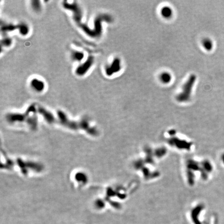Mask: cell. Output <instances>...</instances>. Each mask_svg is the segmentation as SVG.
<instances>
[{
  "mask_svg": "<svg viewBox=\"0 0 224 224\" xmlns=\"http://www.w3.org/2000/svg\"><path fill=\"white\" fill-rule=\"evenodd\" d=\"M17 29V26H15L12 24H5L2 26L1 31L3 33H7L9 32L13 31Z\"/></svg>",
  "mask_w": 224,
  "mask_h": 224,
  "instance_id": "10",
  "label": "cell"
},
{
  "mask_svg": "<svg viewBox=\"0 0 224 224\" xmlns=\"http://www.w3.org/2000/svg\"><path fill=\"white\" fill-rule=\"evenodd\" d=\"M161 14L162 16V17L166 19H169L172 17L173 14V12L170 7L168 6H164L161 10Z\"/></svg>",
  "mask_w": 224,
  "mask_h": 224,
  "instance_id": "8",
  "label": "cell"
},
{
  "mask_svg": "<svg viewBox=\"0 0 224 224\" xmlns=\"http://www.w3.org/2000/svg\"><path fill=\"white\" fill-rule=\"evenodd\" d=\"M203 46L205 49L207 51H211L212 48L213 47V42L211 39L209 38H205V39L203 40Z\"/></svg>",
  "mask_w": 224,
  "mask_h": 224,
  "instance_id": "11",
  "label": "cell"
},
{
  "mask_svg": "<svg viewBox=\"0 0 224 224\" xmlns=\"http://www.w3.org/2000/svg\"><path fill=\"white\" fill-rule=\"evenodd\" d=\"M30 85L32 89L38 92H43L45 87L44 83L42 80L37 78L32 79L30 82Z\"/></svg>",
  "mask_w": 224,
  "mask_h": 224,
  "instance_id": "6",
  "label": "cell"
},
{
  "mask_svg": "<svg viewBox=\"0 0 224 224\" xmlns=\"http://www.w3.org/2000/svg\"><path fill=\"white\" fill-rule=\"evenodd\" d=\"M17 29L19 31L20 34L23 36H26L29 33V28L27 24L21 23L17 25Z\"/></svg>",
  "mask_w": 224,
  "mask_h": 224,
  "instance_id": "9",
  "label": "cell"
},
{
  "mask_svg": "<svg viewBox=\"0 0 224 224\" xmlns=\"http://www.w3.org/2000/svg\"><path fill=\"white\" fill-rule=\"evenodd\" d=\"M63 6L66 10H69L72 12L73 18L77 23H80L82 19V12L80 8L76 2L69 3L68 2L64 1L63 2Z\"/></svg>",
  "mask_w": 224,
  "mask_h": 224,
  "instance_id": "2",
  "label": "cell"
},
{
  "mask_svg": "<svg viewBox=\"0 0 224 224\" xmlns=\"http://www.w3.org/2000/svg\"><path fill=\"white\" fill-rule=\"evenodd\" d=\"M109 16L106 15H99V16L96 17V19H95L94 22V28L92 30H90L88 27L85 26L84 24L82 25V30L84 31L86 34H87L88 36H91L92 37L96 38L100 36L102 34V21L104 20H106L109 22L111 21L110 19H106V18H108Z\"/></svg>",
  "mask_w": 224,
  "mask_h": 224,
  "instance_id": "1",
  "label": "cell"
},
{
  "mask_svg": "<svg viewBox=\"0 0 224 224\" xmlns=\"http://www.w3.org/2000/svg\"><path fill=\"white\" fill-rule=\"evenodd\" d=\"M12 44V40L10 37H5L1 40V46L8 47Z\"/></svg>",
  "mask_w": 224,
  "mask_h": 224,
  "instance_id": "14",
  "label": "cell"
},
{
  "mask_svg": "<svg viewBox=\"0 0 224 224\" xmlns=\"http://www.w3.org/2000/svg\"><path fill=\"white\" fill-rule=\"evenodd\" d=\"M121 62L118 59H115L111 65L107 66L105 69V72L107 75H112L114 73L117 72L121 68Z\"/></svg>",
  "mask_w": 224,
  "mask_h": 224,
  "instance_id": "5",
  "label": "cell"
},
{
  "mask_svg": "<svg viewBox=\"0 0 224 224\" xmlns=\"http://www.w3.org/2000/svg\"><path fill=\"white\" fill-rule=\"evenodd\" d=\"M71 58L74 61L80 62L84 58V53L80 51H73L71 53Z\"/></svg>",
  "mask_w": 224,
  "mask_h": 224,
  "instance_id": "7",
  "label": "cell"
},
{
  "mask_svg": "<svg viewBox=\"0 0 224 224\" xmlns=\"http://www.w3.org/2000/svg\"><path fill=\"white\" fill-rule=\"evenodd\" d=\"M222 161H223V162L224 164V154L223 155H222Z\"/></svg>",
  "mask_w": 224,
  "mask_h": 224,
  "instance_id": "15",
  "label": "cell"
},
{
  "mask_svg": "<svg viewBox=\"0 0 224 224\" xmlns=\"http://www.w3.org/2000/svg\"><path fill=\"white\" fill-rule=\"evenodd\" d=\"M195 80L196 78L194 76H191L190 77L188 82L186 83L185 85L184 86L183 91H182V92L178 96V99L180 101H184L187 100L190 96L193 85Z\"/></svg>",
  "mask_w": 224,
  "mask_h": 224,
  "instance_id": "3",
  "label": "cell"
},
{
  "mask_svg": "<svg viewBox=\"0 0 224 224\" xmlns=\"http://www.w3.org/2000/svg\"><path fill=\"white\" fill-rule=\"evenodd\" d=\"M160 80L164 84H168L172 80L171 75L168 72H164L160 76Z\"/></svg>",
  "mask_w": 224,
  "mask_h": 224,
  "instance_id": "12",
  "label": "cell"
},
{
  "mask_svg": "<svg viewBox=\"0 0 224 224\" xmlns=\"http://www.w3.org/2000/svg\"><path fill=\"white\" fill-rule=\"evenodd\" d=\"M31 5L33 10H34L36 12H39L40 11L42 8L41 6V2L40 1H31Z\"/></svg>",
  "mask_w": 224,
  "mask_h": 224,
  "instance_id": "13",
  "label": "cell"
},
{
  "mask_svg": "<svg viewBox=\"0 0 224 224\" xmlns=\"http://www.w3.org/2000/svg\"><path fill=\"white\" fill-rule=\"evenodd\" d=\"M94 62V58L90 55L87 60L79 65L76 69L75 73L78 76H83L89 71Z\"/></svg>",
  "mask_w": 224,
  "mask_h": 224,
  "instance_id": "4",
  "label": "cell"
}]
</instances>
